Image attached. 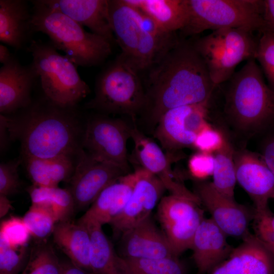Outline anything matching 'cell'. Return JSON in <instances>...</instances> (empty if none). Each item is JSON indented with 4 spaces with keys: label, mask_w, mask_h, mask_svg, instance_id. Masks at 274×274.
Wrapping results in <instances>:
<instances>
[{
    "label": "cell",
    "mask_w": 274,
    "mask_h": 274,
    "mask_svg": "<svg viewBox=\"0 0 274 274\" xmlns=\"http://www.w3.org/2000/svg\"><path fill=\"white\" fill-rule=\"evenodd\" d=\"M217 87L192 42L178 40L149 74L140 115L144 126L153 131L166 111L202 102L212 97Z\"/></svg>",
    "instance_id": "obj_1"
},
{
    "label": "cell",
    "mask_w": 274,
    "mask_h": 274,
    "mask_svg": "<svg viewBox=\"0 0 274 274\" xmlns=\"http://www.w3.org/2000/svg\"><path fill=\"white\" fill-rule=\"evenodd\" d=\"M75 108H62L45 97L6 116L10 140L18 141L24 157L51 158L82 150L86 121Z\"/></svg>",
    "instance_id": "obj_2"
},
{
    "label": "cell",
    "mask_w": 274,
    "mask_h": 274,
    "mask_svg": "<svg viewBox=\"0 0 274 274\" xmlns=\"http://www.w3.org/2000/svg\"><path fill=\"white\" fill-rule=\"evenodd\" d=\"M228 81L224 113L237 132L249 138L273 125L274 90L255 59L248 60Z\"/></svg>",
    "instance_id": "obj_3"
},
{
    "label": "cell",
    "mask_w": 274,
    "mask_h": 274,
    "mask_svg": "<svg viewBox=\"0 0 274 274\" xmlns=\"http://www.w3.org/2000/svg\"><path fill=\"white\" fill-rule=\"evenodd\" d=\"M31 26L33 31L48 36L51 43L75 65H99L112 52V43L92 32L68 16L47 5L45 0L32 1Z\"/></svg>",
    "instance_id": "obj_4"
},
{
    "label": "cell",
    "mask_w": 274,
    "mask_h": 274,
    "mask_svg": "<svg viewBox=\"0 0 274 274\" xmlns=\"http://www.w3.org/2000/svg\"><path fill=\"white\" fill-rule=\"evenodd\" d=\"M30 65L40 80L44 97L62 108H75L90 92L75 64L51 43L32 40L27 48Z\"/></svg>",
    "instance_id": "obj_5"
},
{
    "label": "cell",
    "mask_w": 274,
    "mask_h": 274,
    "mask_svg": "<svg viewBox=\"0 0 274 274\" xmlns=\"http://www.w3.org/2000/svg\"><path fill=\"white\" fill-rule=\"evenodd\" d=\"M139 73L118 56L100 74L94 96L85 104V108L106 115H127L135 121L146 103L145 90Z\"/></svg>",
    "instance_id": "obj_6"
},
{
    "label": "cell",
    "mask_w": 274,
    "mask_h": 274,
    "mask_svg": "<svg viewBox=\"0 0 274 274\" xmlns=\"http://www.w3.org/2000/svg\"><path fill=\"white\" fill-rule=\"evenodd\" d=\"M263 3V0H187L188 18L181 35L194 36L225 28L260 32L266 30Z\"/></svg>",
    "instance_id": "obj_7"
},
{
    "label": "cell",
    "mask_w": 274,
    "mask_h": 274,
    "mask_svg": "<svg viewBox=\"0 0 274 274\" xmlns=\"http://www.w3.org/2000/svg\"><path fill=\"white\" fill-rule=\"evenodd\" d=\"M253 33L242 28H222L192 42L216 86L228 81L241 62L255 59L258 39Z\"/></svg>",
    "instance_id": "obj_8"
},
{
    "label": "cell",
    "mask_w": 274,
    "mask_h": 274,
    "mask_svg": "<svg viewBox=\"0 0 274 274\" xmlns=\"http://www.w3.org/2000/svg\"><path fill=\"white\" fill-rule=\"evenodd\" d=\"M132 125L121 118L98 114L86 121L83 148L92 157L129 173L127 143Z\"/></svg>",
    "instance_id": "obj_9"
},
{
    "label": "cell",
    "mask_w": 274,
    "mask_h": 274,
    "mask_svg": "<svg viewBox=\"0 0 274 274\" xmlns=\"http://www.w3.org/2000/svg\"><path fill=\"white\" fill-rule=\"evenodd\" d=\"M211 99L171 109L161 116L153 134L166 153L176 154L192 147L198 133L208 123Z\"/></svg>",
    "instance_id": "obj_10"
},
{
    "label": "cell",
    "mask_w": 274,
    "mask_h": 274,
    "mask_svg": "<svg viewBox=\"0 0 274 274\" xmlns=\"http://www.w3.org/2000/svg\"><path fill=\"white\" fill-rule=\"evenodd\" d=\"M127 174L117 165L95 159L83 149L68 182L76 208L91 206L106 187Z\"/></svg>",
    "instance_id": "obj_11"
},
{
    "label": "cell",
    "mask_w": 274,
    "mask_h": 274,
    "mask_svg": "<svg viewBox=\"0 0 274 274\" xmlns=\"http://www.w3.org/2000/svg\"><path fill=\"white\" fill-rule=\"evenodd\" d=\"M195 194L211 215V219L228 236L243 238L250 232L249 226L255 210L219 192L212 182L196 181Z\"/></svg>",
    "instance_id": "obj_12"
},
{
    "label": "cell",
    "mask_w": 274,
    "mask_h": 274,
    "mask_svg": "<svg viewBox=\"0 0 274 274\" xmlns=\"http://www.w3.org/2000/svg\"><path fill=\"white\" fill-rule=\"evenodd\" d=\"M131 139L134 143V160L140 167L155 175L170 194L185 197L201 204L195 193L177 180L172 170V161L180 156L165 153L160 146L137 127L135 122L132 127Z\"/></svg>",
    "instance_id": "obj_13"
},
{
    "label": "cell",
    "mask_w": 274,
    "mask_h": 274,
    "mask_svg": "<svg viewBox=\"0 0 274 274\" xmlns=\"http://www.w3.org/2000/svg\"><path fill=\"white\" fill-rule=\"evenodd\" d=\"M131 195L119 216L112 223L115 234H121L151 216L166 190L161 181L146 169L137 167Z\"/></svg>",
    "instance_id": "obj_14"
},
{
    "label": "cell",
    "mask_w": 274,
    "mask_h": 274,
    "mask_svg": "<svg viewBox=\"0 0 274 274\" xmlns=\"http://www.w3.org/2000/svg\"><path fill=\"white\" fill-rule=\"evenodd\" d=\"M236 182L253 202L254 210L268 208L274 199V175L260 155L246 149L235 150Z\"/></svg>",
    "instance_id": "obj_15"
},
{
    "label": "cell",
    "mask_w": 274,
    "mask_h": 274,
    "mask_svg": "<svg viewBox=\"0 0 274 274\" xmlns=\"http://www.w3.org/2000/svg\"><path fill=\"white\" fill-rule=\"evenodd\" d=\"M37 76L30 65L22 66L13 57L0 69V112L13 114L30 105L31 92Z\"/></svg>",
    "instance_id": "obj_16"
},
{
    "label": "cell",
    "mask_w": 274,
    "mask_h": 274,
    "mask_svg": "<svg viewBox=\"0 0 274 274\" xmlns=\"http://www.w3.org/2000/svg\"><path fill=\"white\" fill-rule=\"evenodd\" d=\"M121 257L131 258H160L177 257L164 233L156 226L151 216L121 234Z\"/></svg>",
    "instance_id": "obj_17"
},
{
    "label": "cell",
    "mask_w": 274,
    "mask_h": 274,
    "mask_svg": "<svg viewBox=\"0 0 274 274\" xmlns=\"http://www.w3.org/2000/svg\"><path fill=\"white\" fill-rule=\"evenodd\" d=\"M227 236L211 218L202 220L191 247L199 273H209L229 257L234 248L228 243Z\"/></svg>",
    "instance_id": "obj_18"
},
{
    "label": "cell",
    "mask_w": 274,
    "mask_h": 274,
    "mask_svg": "<svg viewBox=\"0 0 274 274\" xmlns=\"http://www.w3.org/2000/svg\"><path fill=\"white\" fill-rule=\"evenodd\" d=\"M51 7L68 16L91 32L111 42L114 40L108 0H45Z\"/></svg>",
    "instance_id": "obj_19"
},
{
    "label": "cell",
    "mask_w": 274,
    "mask_h": 274,
    "mask_svg": "<svg viewBox=\"0 0 274 274\" xmlns=\"http://www.w3.org/2000/svg\"><path fill=\"white\" fill-rule=\"evenodd\" d=\"M135 181L134 172L127 174L109 185L81 218L102 226L111 224L126 205Z\"/></svg>",
    "instance_id": "obj_20"
},
{
    "label": "cell",
    "mask_w": 274,
    "mask_h": 274,
    "mask_svg": "<svg viewBox=\"0 0 274 274\" xmlns=\"http://www.w3.org/2000/svg\"><path fill=\"white\" fill-rule=\"evenodd\" d=\"M111 28L121 49L120 56L129 62L143 32L140 12L124 0H108Z\"/></svg>",
    "instance_id": "obj_21"
},
{
    "label": "cell",
    "mask_w": 274,
    "mask_h": 274,
    "mask_svg": "<svg viewBox=\"0 0 274 274\" xmlns=\"http://www.w3.org/2000/svg\"><path fill=\"white\" fill-rule=\"evenodd\" d=\"M32 13L23 0L0 1V41L21 49L32 31Z\"/></svg>",
    "instance_id": "obj_22"
},
{
    "label": "cell",
    "mask_w": 274,
    "mask_h": 274,
    "mask_svg": "<svg viewBox=\"0 0 274 274\" xmlns=\"http://www.w3.org/2000/svg\"><path fill=\"white\" fill-rule=\"evenodd\" d=\"M52 235L55 244L72 262L92 273L90 265V235L85 224L78 221L74 223L72 220L58 222Z\"/></svg>",
    "instance_id": "obj_23"
},
{
    "label": "cell",
    "mask_w": 274,
    "mask_h": 274,
    "mask_svg": "<svg viewBox=\"0 0 274 274\" xmlns=\"http://www.w3.org/2000/svg\"><path fill=\"white\" fill-rule=\"evenodd\" d=\"M82 151L77 154L46 158L24 157L26 169L33 185L53 187H58L61 182H68Z\"/></svg>",
    "instance_id": "obj_24"
},
{
    "label": "cell",
    "mask_w": 274,
    "mask_h": 274,
    "mask_svg": "<svg viewBox=\"0 0 274 274\" xmlns=\"http://www.w3.org/2000/svg\"><path fill=\"white\" fill-rule=\"evenodd\" d=\"M150 17L166 33H175L185 25L188 18L187 0H124Z\"/></svg>",
    "instance_id": "obj_25"
},
{
    "label": "cell",
    "mask_w": 274,
    "mask_h": 274,
    "mask_svg": "<svg viewBox=\"0 0 274 274\" xmlns=\"http://www.w3.org/2000/svg\"><path fill=\"white\" fill-rule=\"evenodd\" d=\"M78 222L85 224L90 233L91 247L90 265L93 274H123L119 256L104 232L102 225L95 221L80 218Z\"/></svg>",
    "instance_id": "obj_26"
},
{
    "label": "cell",
    "mask_w": 274,
    "mask_h": 274,
    "mask_svg": "<svg viewBox=\"0 0 274 274\" xmlns=\"http://www.w3.org/2000/svg\"><path fill=\"white\" fill-rule=\"evenodd\" d=\"M31 204L44 207L50 211L57 222L71 221L76 208L73 195L68 189L58 187H40L32 185L28 189Z\"/></svg>",
    "instance_id": "obj_27"
},
{
    "label": "cell",
    "mask_w": 274,
    "mask_h": 274,
    "mask_svg": "<svg viewBox=\"0 0 274 274\" xmlns=\"http://www.w3.org/2000/svg\"><path fill=\"white\" fill-rule=\"evenodd\" d=\"M236 248L242 260L239 274H274V253L249 232Z\"/></svg>",
    "instance_id": "obj_28"
},
{
    "label": "cell",
    "mask_w": 274,
    "mask_h": 274,
    "mask_svg": "<svg viewBox=\"0 0 274 274\" xmlns=\"http://www.w3.org/2000/svg\"><path fill=\"white\" fill-rule=\"evenodd\" d=\"M234 150L230 140L225 135L221 147L214 153V169L212 183L222 194L234 199V188L236 182L234 161Z\"/></svg>",
    "instance_id": "obj_29"
},
{
    "label": "cell",
    "mask_w": 274,
    "mask_h": 274,
    "mask_svg": "<svg viewBox=\"0 0 274 274\" xmlns=\"http://www.w3.org/2000/svg\"><path fill=\"white\" fill-rule=\"evenodd\" d=\"M123 274H186L178 257L131 258L119 256Z\"/></svg>",
    "instance_id": "obj_30"
},
{
    "label": "cell",
    "mask_w": 274,
    "mask_h": 274,
    "mask_svg": "<svg viewBox=\"0 0 274 274\" xmlns=\"http://www.w3.org/2000/svg\"><path fill=\"white\" fill-rule=\"evenodd\" d=\"M200 203L185 197L170 194L158 204L157 216L163 228L189 218L199 211Z\"/></svg>",
    "instance_id": "obj_31"
},
{
    "label": "cell",
    "mask_w": 274,
    "mask_h": 274,
    "mask_svg": "<svg viewBox=\"0 0 274 274\" xmlns=\"http://www.w3.org/2000/svg\"><path fill=\"white\" fill-rule=\"evenodd\" d=\"M204 218L203 211L200 209L189 218L163 228L177 257L185 251L191 249L195 232Z\"/></svg>",
    "instance_id": "obj_32"
},
{
    "label": "cell",
    "mask_w": 274,
    "mask_h": 274,
    "mask_svg": "<svg viewBox=\"0 0 274 274\" xmlns=\"http://www.w3.org/2000/svg\"><path fill=\"white\" fill-rule=\"evenodd\" d=\"M61 264L52 246L44 241L32 248L21 274H61Z\"/></svg>",
    "instance_id": "obj_33"
},
{
    "label": "cell",
    "mask_w": 274,
    "mask_h": 274,
    "mask_svg": "<svg viewBox=\"0 0 274 274\" xmlns=\"http://www.w3.org/2000/svg\"><path fill=\"white\" fill-rule=\"evenodd\" d=\"M22 219L31 236L39 242L47 241L58 222L50 211L34 204H31Z\"/></svg>",
    "instance_id": "obj_34"
},
{
    "label": "cell",
    "mask_w": 274,
    "mask_h": 274,
    "mask_svg": "<svg viewBox=\"0 0 274 274\" xmlns=\"http://www.w3.org/2000/svg\"><path fill=\"white\" fill-rule=\"evenodd\" d=\"M260 35L255 59L260 63L269 86L274 90V35L267 30Z\"/></svg>",
    "instance_id": "obj_35"
},
{
    "label": "cell",
    "mask_w": 274,
    "mask_h": 274,
    "mask_svg": "<svg viewBox=\"0 0 274 274\" xmlns=\"http://www.w3.org/2000/svg\"><path fill=\"white\" fill-rule=\"evenodd\" d=\"M30 236L22 218L11 217L1 222L0 238L12 248L26 247Z\"/></svg>",
    "instance_id": "obj_36"
},
{
    "label": "cell",
    "mask_w": 274,
    "mask_h": 274,
    "mask_svg": "<svg viewBox=\"0 0 274 274\" xmlns=\"http://www.w3.org/2000/svg\"><path fill=\"white\" fill-rule=\"evenodd\" d=\"M27 247L15 249L0 238V274H18L27 262Z\"/></svg>",
    "instance_id": "obj_37"
},
{
    "label": "cell",
    "mask_w": 274,
    "mask_h": 274,
    "mask_svg": "<svg viewBox=\"0 0 274 274\" xmlns=\"http://www.w3.org/2000/svg\"><path fill=\"white\" fill-rule=\"evenodd\" d=\"M225 135L208 123L197 134L192 147L197 151L214 154L221 147Z\"/></svg>",
    "instance_id": "obj_38"
},
{
    "label": "cell",
    "mask_w": 274,
    "mask_h": 274,
    "mask_svg": "<svg viewBox=\"0 0 274 274\" xmlns=\"http://www.w3.org/2000/svg\"><path fill=\"white\" fill-rule=\"evenodd\" d=\"M20 160L2 162L0 164V195L8 196L18 192L20 181L18 172Z\"/></svg>",
    "instance_id": "obj_39"
},
{
    "label": "cell",
    "mask_w": 274,
    "mask_h": 274,
    "mask_svg": "<svg viewBox=\"0 0 274 274\" xmlns=\"http://www.w3.org/2000/svg\"><path fill=\"white\" fill-rule=\"evenodd\" d=\"M215 165L214 154L197 151L189 159V173L196 181H203L213 176Z\"/></svg>",
    "instance_id": "obj_40"
},
{
    "label": "cell",
    "mask_w": 274,
    "mask_h": 274,
    "mask_svg": "<svg viewBox=\"0 0 274 274\" xmlns=\"http://www.w3.org/2000/svg\"><path fill=\"white\" fill-rule=\"evenodd\" d=\"M272 214L269 208L262 211L255 210L253 220L256 233L255 235L274 253V227L272 223Z\"/></svg>",
    "instance_id": "obj_41"
},
{
    "label": "cell",
    "mask_w": 274,
    "mask_h": 274,
    "mask_svg": "<svg viewBox=\"0 0 274 274\" xmlns=\"http://www.w3.org/2000/svg\"><path fill=\"white\" fill-rule=\"evenodd\" d=\"M241 266L240 254L235 248L227 259L215 266L209 274H239Z\"/></svg>",
    "instance_id": "obj_42"
},
{
    "label": "cell",
    "mask_w": 274,
    "mask_h": 274,
    "mask_svg": "<svg viewBox=\"0 0 274 274\" xmlns=\"http://www.w3.org/2000/svg\"><path fill=\"white\" fill-rule=\"evenodd\" d=\"M265 131L260 145V155L274 175V126Z\"/></svg>",
    "instance_id": "obj_43"
},
{
    "label": "cell",
    "mask_w": 274,
    "mask_h": 274,
    "mask_svg": "<svg viewBox=\"0 0 274 274\" xmlns=\"http://www.w3.org/2000/svg\"><path fill=\"white\" fill-rule=\"evenodd\" d=\"M262 16L266 30L274 35V0H263Z\"/></svg>",
    "instance_id": "obj_44"
},
{
    "label": "cell",
    "mask_w": 274,
    "mask_h": 274,
    "mask_svg": "<svg viewBox=\"0 0 274 274\" xmlns=\"http://www.w3.org/2000/svg\"><path fill=\"white\" fill-rule=\"evenodd\" d=\"M61 264V274H93L80 268L71 261Z\"/></svg>",
    "instance_id": "obj_45"
},
{
    "label": "cell",
    "mask_w": 274,
    "mask_h": 274,
    "mask_svg": "<svg viewBox=\"0 0 274 274\" xmlns=\"http://www.w3.org/2000/svg\"><path fill=\"white\" fill-rule=\"evenodd\" d=\"M1 124V150L5 149L7 145V142L9 138V132L7 125L6 116L1 114L0 117Z\"/></svg>",
    "instance_id": "obj_46"
},
{
    "label": "cell",
    "mask_w": 274,
    "mask_h": 274,
    "mask_svg": "<svg viewBox=\"0 0 274 274\" xmlns=\"http://www.w3.org/2000/svg\"><path fill=\"white\" fill-rule=\"evenodd\" d=\"M12 208L10 200L8 196L0 195V216L1 218L4 217Z\"/></svg>",
    "instance_id": "obj_47"
},
{
    "label": "cell",
    "mask_w": 274,
    "mask_h": 274,
    "mask_svg": "<svg viewBox=\"0 0 274 274\" xmlns=\"http://www.w3.org/2000/svg\"><path fill=\"white\" fill-rule=\"evenodd\" d=\"M13 56L8 49V48L3 45H0V62L3 64L9 62Z\"/></svg>",
    "instance_id": "obj_48"
},
{
    "label": "cell",
    "mask_w": 274,
    "mask_h": 274,
    "mask_svg": "<svg viewBox=\"0 0 274 274\" xmlns=\"http://www.w3.org/2000/svg\"><path fill=\"white\" fill-rule=\"evenodd\" d=\"M272 223L273 226L274 227V214H272Z\"/></svg>",
    "instance_id": "obj_49"
}]
</instances>
